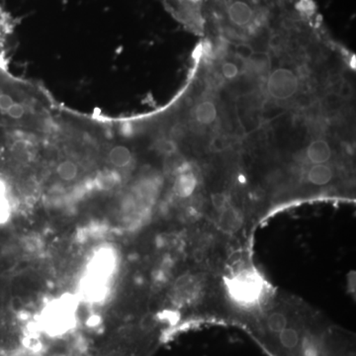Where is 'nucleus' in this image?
I'll use <instances>...</instances> for the list:
<instances>
[{
    "label": "nucleus",
    "instance_id": "1",
    "mask_svg": "<svg viewBox=\"0 0 356 356\" xmlns=\"http://www.w3.org/2000/svg\"><path fill=\"white\" fill-rule=\"evenodd\" d=\"M116 266L113 252L102 250L92 257L88 264L86 277L83 281L84 297L91 301H98L104 297L107 284Z\"/></svg>",
    "mask_w": 356,
    "mask_h": 356
},
{
    "label": "nucleus",
    "instance_id": "2",
    "mask_svg": "<svg viewBox=\"0 0 356 356\" xmlns=\"http://www.w3.org/2000/svg\"><path fill=\"white\" fill-rule=\"evenodd\" d=\"M76 302L69 296L51 302L42 314L44 331L51 336L69 331L76 322Z\"/></svg>",
    "mask_w": 356,
    "mask_h": 356
},
{
    "label": "nucleus",
    "instance_id": "3",
    "mask_svg": "<svg viewBox=\"0 0 356 356\" xmlns=\"http://www.w3.org/2000/svg\"><path fill=\"white\" fill-rule=\"evenodd\" d=\"M209 0H163L166 8L187 29L197 35L205 32L206 6Z\"/></svg>",
    "mask_w": 356,
    "mask_h": 356
},
{
    "label": "nucleus",
    "instance_id": "4",
    "mask_svg": "<svg viewBox=\"0 0 356 356\" xmlns=\"http://www.w3.org/2000/svg\"><path fill=\"white\" fill-rule=\"evenodd\" d=\"M199 184L198 175L192 166L185 165L175 177L173 192L179 198H189L195 193Z\"/></svg>",
    "mask_w": 356,
    "mask_h": 356
},
{
    "label": "nucleus",
    "instance_id": "5",
    "mask_svg": "<svg viewBox=\"0 0 356 356\" xmlns=\"http://www.w3.org/2000/svg\"><path fill=\"white\" fill-rule=\"evenodd\" d=\"M334 177V170L327 163L312 165L307 172V180L316 186H325L332 182Z\"/></svg>",
    "mask_w": 356,
    "mask_h": 356
},
{
    "label": "nucleus",
    "instance_id": "6",
    "mask_svg": "<svg viewBox=\"0 0 356 356\" xmlns=\"http://www.w3.org/2000/svg\"><path fill=\"white\" fill-rule=\"evenodd\" d=\"M11 205L9 200L8 187L6 181L0 178V224L8 221L10 217Z\"/></svg>",
    "mask_w": 356,
    "mask_h": 356
},
{
    "label": "nucleus",
    "instance_id": "7",
    "mask_svg": "<svg viewBox=\"0 0 356 356\" xmlns=\"http://www.w3.org/2000/svg\"><path fill=\"white\" fill-rule=\"evenodd\" d=\"M267 327L273 332H281L287 327V318L281 313L271 314L267 320Z\"/></svg>",
    "mask_w": 356,
    "mask_h": 356
},
{
    "label": "nucleus",
    "instance_id": "8",
    "mask_svg": "<svg viewBox=\"0 0 356 356\" xmlns=\"http://www.w3.org/2000/svg\"><path fill=\"white\" fill-rule=\"evenodd\" d=\"M280 334V343L284 348L291 350V348H294L295 346H297V344H298L299 334L294 329H291V327L288 329V327H286V329L283 330Z\"/></svg>",
    "mask_w": 356,
    "mask_h": 356
},
{
    "label": "nucleus",
    "instance_id": "9",
    "mask_svg": "<svg viewBox=\"0 0 356 356\" xmlns=\"http://www.w3.org/2000/svg\"><path fill=\"white\" fill-rule=\"evenodd\" d=\"M282 3L284 4H290V3H294V2L298 1V0H280Z\"/></svg>",
    "mask_w": 356,
    "mask_h": 356
}]
</instances>
